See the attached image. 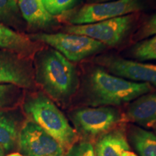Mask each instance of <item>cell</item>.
Instances as JSON below:
<instances>
[{
    "instance_id": "obj_7",
    "label": "cell",
    "mask_w": 156,
    "mask_h": 156,
    "mask_svg": "<svg viewBox=\"0 0 156 156\" xmlns=\"http://www.w3.org/2000/svg\"><path fill=\"white\" fill-rule=\"evenodd\" d=\"M142 0H114L83 6L70 17L71 25H85L124 16L142 10Z\"/></svg>"
},
{
    "instance_id": "obj_25",
    "label": "cell",
    "mask_w": 156,
    "mask_h": 156,
    "mask_svg": "<svg viewBox=\"0 0 156 156\" xmlns=\"http://www.w3.org/2000/svg\"><path fill=\"white\" fill-rule=\"evenodd\" d=\"M7 156H23L22 154L19 153H11L8 155Z\"/></svg>"
},
{
    "instance_id": "obj_24",
    "label": "cell",
    "mask_w": 156,
    "mask_h": 156,
    "mask_svg": "<svg viewBox=\"0 0 156 156\" xmlns=\"http://www.w3.org/2000/svg\"><path fill=\"white\" fill-rule=\"evenodd\" d=\"M93 2L98 3V2H110V1H114V0H92Z\"/></svg>"
},
{
    "instance_id": "obj_27",
    "label": "cell",
    "mask_w": 156,
    "mask_h": 156,
    "mask_svg": "<svg viewBox=\"0 0 156 156\" xmlns=\"http://www.w3.org/2000/svg\"><path fill=\"white\" fill-rule=\"evenodd\" d=\"M155 133H156V124H155Z\"/></svg>"
},
{
    "instance_id": "obj_8",
    "label": "cell",
    "mask_w": 156,
    "mask_h": 156,
    "mask_svg": "<svg viewBox=\"0 0 156 156\" xmlns=\"http://www.w3.org/2000/svg\"><path fill=\"white\" fill-rule=\"evenodd\" d=\"M17 140L25 156H64V147L32 121L23 124Z\"/></svg>"
},
{
    "instance_id": "obj_17",
    "label": "cell",
    "mask_w": 156,
    "mask_h": 156,
    "mask_svg": "<svg viewBox=\"0 0 156 156\" xmlns=\"http://www.w3.org/2000/svg\"><path fill=\"white\" fill-rule=\"evenodd\" d=\"M130 53L132 57L140 61L156 60V34L134 44Z\"/></svg>"
},
{
    "instance_id": "obj_18",
    "label": "cell",
    "mask_w": 156,
    "mask_h": 156,
    "mask_svg": "<svg viewBox=\"0 0 156 156\" xmlns=\"http://www.w3.org/2000/svg\"><path fill=\"white\" fill-rule=\"evenodd\" d=\"M20 15L17 0H0V23L17 26L20 22Z\"/></svg>"
},
{
    "instance_id": "obj_15",
    "label": "cell",
    "mask_w": 156,
    "mask_h": 156,
    "mask_svg": "<svg viewBox=\"0 0 156 156\" xmlns=\"http://www.w3.org/2000/svg\"><path fill=\"white\" fill-rule=\"evenodd\" d=\"M19 132L18 122L13 114L0 110V146L6 151L14 147Z\"/></svg>"
},
{
    "instance_id": "obj_22",
    "label": "cell",
    "mask_w": 156,
    "mask_h": 156,
    "mask_svg": "<svg viewBox=\"0 0 156 156\" xmlns=\"http://www.w3.org/2000/svg\"><path fill=\"white\" fill-rule=\"evenodd\" d=\"M156 34V14L153 15L142 25L138 32L137 36L139 39L147 38Z\"/></svg>"
},
{
    "instance_id": "obj_13",
    "label": "cell",
    "mask_w": 156,
    "mask_h": 156,
    "mask_svg": "<svg viewBox=\"0 0 156 156\" xmlns=\"http://www.w3.org/2000/svg\"><path fill=\"white\" fill-rule=\"evenodd\" d=\"M21 15L29 25L46 28L55 23V19L45 8L41 0H17Z\"/></svg>"
},
{
    "instance_id": "obj_23",
    "label": "cell",
    "mask_w": 156,
    "mask_h": 156,
    "mask_svg": "<svg viewBox=\"0 0 156 156\" xmlns=\"http://www.w3.org/2000/svg\"><path fill=\"white\" fill-rule=\"evenodd\" d=\"M121 156H138V155H136L135 153H133V152H131L130 151H125L123 152Z\"/></svg>"
},
{
    "instance_id": "obj_5",
    "label": "cell",
    "mask_w": 156,
    "mask_h": 156,
    "mask_svg": "<svg viewBox=\"0 0 156 156\" xmlns=\"http://www.w3.org/2000/svg\"><path fill=\"white\" fill-rule=\"evenodd\" d=\"M75 131L88 137L101 136L120 122L121 114L112 106L77 108L70 114Z\"/></svg>"
},
{
    "instance_id": "obj_9",
    "label": "cell",
    "mask_w": 156,
    "mask_h": 156,
    "mask_svg": "<svg viewBox=\"0 0 156 156\" xmlns=\"http://www.w3.org/2000/svg\"><path fill=\"white\" fill-rule=\"evenodd\" d=\"M96 63L114 75L136 83H148L156 87V64L142 63L114 56L98 58Z\"/></svg>"
},
{
    "instance_id": "obj_19",
    "label": "cell",
    "mask_w": 156,
    "mask_h": 156,
    "mask_svg": "<svg viewBox=\"0 0 156 156\" xmlns=\"http://www.w3.org/2000/svg\"><path fill=\"white\" fill-rule=\"evenodd\" d=\"M19 88L11 84H0V110L13 106L18 98Z\"/></svg>"
},
{
    "instance_id": "obj_6",
    "label": "cell",
    "mask_w": 156,
    "mask_h": 156,
    "mask_svg": "<svg viewBox=\"0 0 156 156\" xmlns=\"http://www.w3.org/2000/svg\"><path fill=\"white\" fill-rule=\"evenodd\" d=\"M133 23L134 17L127 15L90 24L68 25L64 30L67 34L89 37L106 46H114L122 41Z\"/></svg>"
},
{
    "instance_id": "obj_2",
    "label": "cell",
    "mask_w": 156,
    "mask_h": 156,
    "mask_svg": "<svg viewBox=\"0 0 156 156\" xmlns=\"http://www.w3.org/2000/svg\"><path fill=\"white\" fill-rule=\"evenodd\" d=\"M153 86L111 75L102 67L93 69L87 79L88 103L93 107L119 106L150 93Z\"/></svg>"
},
{
    "instance_id": "obj_16",
    "label": "cell",
    "mask_w": 156,
    "mask_h": 156,
    "mask_svg": "<svg viewBox=\"0 0 156 156\" xmlns=\"http://www.w3.org/2000/svg\"><path fill=\"white\" fill-rule=\"evenodd\" d=\"M130 140L140 156H156V134L138 126L130 129Z\"/></svg>"
},
{
    "instance_id": "obj_21",
    "label": "cell",
    "mask_w": 156,
    "mask_h": 156,
    "mask_svg": "<svg viewBox=\"0 0 156 156\" xmlns=\"http://www.w3.org/2000/svg\"><path fill=\"white\" fill-rule=\"evenodd\" d=\"M64 156H96L92 144L87 141L74 143Z\"/></svg>"
},
{
    "instance_id": "obj_4",
    "label": "cell",
    "mask_w": 156,
    "mask_h": 156,
    "mask_svg": "<svg viewBox=\"0 0 156 156\" xmlns=\"http://www.w3.org/2000/svg\"><path fill=\"white\" fill-rule=\"evenodd\" d=\"M30 39L47 44L69 62H75L94 55L106 48L105 45L89 37L67 33L33 34Z\"/></svg>"
},
{
    "instance_id": "obj_12",
    "label": "cell",
    "mask_w": 156,
    "mask_h": 156,
    "mask_svg": "<svg viewBox=\"0 0 156 156\" xmlns=\"http://www.w3.org/2000/svg\"><path fill=\"white\" fill-rule=\"evenodd\" d=\"M129 149L124 130L116 128L100 136L94 151L96 156H121L123 152Z\"/></svg>"
},
{
    "instance_id": "obj_1",
    "label": "cell",
    "mask_w": 156,
    "mask_h": 156,
    "mask_svg": "<svg viewBox=\"0 0 156 156\" xmlns=\"http://www.w3.org/2000/svg\"><path fill=\"white\" fill-rule=\"evenodd\" d=\"M35 77L47 94L62 102L76 92L79 84L75 66L52 48L37 53Z\"/></svg>"
},
{
    "instance_id": "obj_26",
    "label": "cell",
    "mask_w": 156,
    "mask_h": 156,
    "mask_svg": "<svg viewBox=\"0 0 156 156\" xmlns=\"http://www.w3.org/2000/svg\"><path fill=\"white\" fill-rule=\"evenodd\" d=\"M0 156H5V151L1 146H0Z\"/></svg>"
},
{
    "instance_id": "obj_20",
    "label": "cell",
    "mask_w": 156,
    "mask_h": 156,
    "mask_svg": "<svg viewBox=\"0 0 156 156\" xmlns=\"http://www.w3.org/2000/svg\"><path fill=\"white\" fill-rule=\"evenodd\" d=\"M45 8L53 16L62 14L75 5L76 0H41Z\"/></svg>"
},
{
    "instance_id": "obj_3",
    "label": "cell",
    "mask_w": 156,
    "mask_h": 156,
    "mask_svg": "<svg viewBox=\"0 0 156 156\" xmlns=\"http://www.w3.org/2000/svg\"><path fill=\"white\" fill-rule=\"evenodd\" d=\"M24 110L30 121L41 126L64 148H69L77 140V132L53 101L42 93L26 99Z\"/></svg>"
},
{
    "instance_id": "obj_14",
    "label": "cell",
    "mask_w": 156,
    "mask_h": 156,
    "mask_svg": "<svg viewBox=\"0 0 156 156\" xmlns=\"http://www.w3.org/2000/svg\"><path fill=\"white\" fill-rule=\"evenodd\" d=\"M0 48L23 56L32 53L35 46L29 37L23 36L0 23Z\"/></svg>"
},
{
    "instance_id": "obj_10",
    "label": "cell",
    "mask_w": 156,
    "mask_h": 156,
    "mask_svg": "<svg viewBox=\"0 0 156 156\" xmlns=\"http://www.w3.org/2000/svg\"><path fill=\"white\" fill-rule=\"evenodd\" d=\"M34 75L28 61L14 52L0 48V84L30 87Z\"/></svg>"
},
{
    "instance_id": "obj_11",
    "label": "cell",
    "mask_w": 156,
    "mask_h": 156,
    "mask_svg": "<svg viewBox=\"0 0 156 156\" xmlns=\"http://www.w3.org/2000/svg\"><path fill=\"white\" fill-rule=\"evenodd\" d=\"M127 120L151 127L156 124V93H146L129 104L126 112Z\"/></svg>"
}]
</instances>
